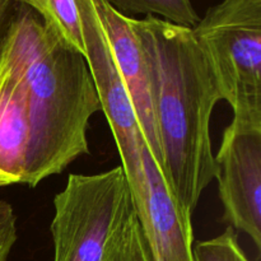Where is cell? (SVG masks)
I'll list each match as a JSON object with an SVG mask.
<instances>
[{
  "label": "cell",
  "instance_id": "obj_13",
  "mask_svg": "<svg viewBox=\"0 0 261 261\" xmlns=\"http://www.w3.org/2000/svg\"><path fill=\"white\" fill-rule=\"evenodd\" d=\"M22 0H0V47Z\"/></svg>",
  "mask_w": 261,
  "mask_h": 261
},
{
  "label": "cell",
  "instance_id": "obj_9",
  "mask_svg": "<svg viewBox=\"0 0 261 261\" xmlns=\"http://www.w3.org/2000/svg\"><path fill=\"white\" fill-rule=\"evenodd\" d=\"M114 9L130 17L132 14L153 15L173 24L194 28L200 17L191 0H107Z\"/></svg>",
  "mask_w": 261,
  "mask_h": 261
},
{
  "label": "cell",
  "instance_id": "obj_2",
  "mask_svg": "<svg viewBox=\"0 0 261 261\" xmlns=\"http://www.w3.org/2000/svg\"><path fill=\"white\" fill-rule=\"evenodd\" d=\"M144 54L163 176L186 218L193 221L216 177L211 119L223 101L218 81L191 28L153 15L130 17Z\"/></svg>",
  "mask_w": 261,
  "mask_h": 261
},
{
  "label": "cell",
  "instance_id": "obj_10",
  "mask_svg": "<svg viewBox=\"0 0 261 261\" xmlns=\"http://www.w3.org/2000/svg\"><path fill=\"white\" fill-rule=\"evenodd\" d=\"M194 261H251L242 250L239 236L232 227L213 239L193 245Z\"/></svg>",
  "mask_w": 261,
  "mask_h": 261
},
{
  "label": "cell",
  "instance_id": "obj_3",
  "mask_svg": "<svg viewBox=\"0 0 261 261\" xmlns=\"http://www.w3.org/2000/svg\"><path fill=\"white\" fill-rule=\"evenodd\" d=\"M135 214L121 166L93 175L70 173L54 198V261H107Z\"/></svg>",
  "mask_w": 261,
  "mask_h": 261
},
{
  "label": "cell",
  "instance_id": "obj_4",
  "mask_svg": "<svg viewBox=\"0 0 261 261\" xmlns=\"http://www.w3.org/2000/svg\"><path fill=\"white\" fill-rule=\"evenodd\" d=\"M191 31L233 111L232 122L261 127V0H222Z\"/></svg>",
  "mask_w": 261,
  "mask_h": 261
},
{
  "label": "cell",
  "instance_id": "obj_8",
  "mask_svg": "<svg viewBox=\"0 0 261 261\" xmlns=\"http://www.w3.org/2000/svg\"><path fill=\"white\" fill-rule=\"evenodd\" d=\"M42 18L43 23L66 45L84 56L81 15L75 0H22Z\"/></svg>",
  "mask_w": 261,
  "mask_h": 261
},
{
  "label": "cell",
  "instance_id": "obj_5",
  "mask_svg": "<svg viewBox=\"0 0 261 261\" xmlns=\"http://www.w3.org/2000/svg\"><path fill=\"white\" fill-rule=\"evenodd\" d=\"M81 15L84 58L98 93L102 112L114 135L121 167L132 190L134 205L142 198L144 185L143 149L147 144L138 124L129 94L125 89L91 0H75Z\"/></svg>",
  "mask_w": 261,
  "mask_h": 261
},
{
  "label": "cell",
  "instance_id": "obj_1",
  "mask_svg": "<svg viewBox=\"0 0 261 261\" xmlns=\"http://www.w3.org/2000/svg\"><path fill=\"white\" fill-rule=\"evenodd\" d=\"M98 111L86 58L20 3L0 47V189L36 188L88 154Z\"/></svg>",
  "mask_w": 261,
  "mask_h": 261
},
{
  "label": "cell",
  "instance_id": "obj_7",
  "mask_svg": "<svg viewBox=\"0 0 261 261\" xmlns=\"http://www.w3.org/2000/svg\"><path fill=\"white\" fill-rule=\"evenodd\" d=\"M91 2L115 65L129 94L145 144L163 173L147 63L139 40L130 24V17L114 9L107 0Z\"/></svg>",
  "mask_w": 261,
  "mask_h": 261
},
{
  "label": "cell",
  "instance_id": "obj_11",
  "mask_svg": "<svg viewBox=\"0 0 261 261\" xmlns=\"http://www.w3.org/2000/svg\"><path fill=\"white\" fill-rule=\"evenodd\" d=\"M107 261H152L137 214L116 239Z\"/></svg>",
  "mask_w": 261,
  "mask_h": 261
},
{
  "label": "cell",
  "instance_id": "obj_6",
  "mask_svg": "<svg viewBox=\"0 0 261 261\" xmlns=\"http://www.w3.org/2000/svg\"><path fill=\"white\" fill-rule=\"evenodd\" d=\"M216 161L223 219L261 250V127L231 122Z\"/></svg>",
  "mask_w": 261,
  "mask_h": 261
},
{
  "label": "cell",
  "instance_id": "obj_12",
  "mask_svg": "<svg viewBox=\"0 0 261 261\" xmlns=\"http://www.w3.org/2000/svg\"><path fill=\"white\" fill-rule=\"evenodd\" d=\"M17 240V214L12 204L0 200V261H8Z\"/></svg>",
  "mask_w": 261,
  "mask_h": 261
}]
</instances>
